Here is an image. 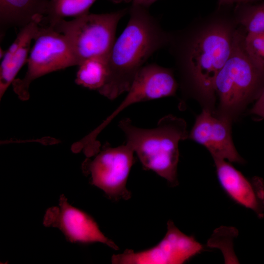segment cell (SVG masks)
<instances>
[{
  "mask_svg": "<svg viewBox=\"0 0 264 264\" xmlns=\"http://www.w3.org/2000/svg\"><path fill=\"white\" fill-rule=\"evenodd\" d=\"M27 59V69L22 79H15L13 89L22 100L30 96L29 87L35 79L51 72L77 66L65 37L51 26L40 24Z\"/></svg>",
  "mask_w": 264,
  "mask_h": 264,
  "instance_id": "obj_6",
  "label": "cell"
},
{
  "mask_svg": "<svg viewBox=\"0 0 264 264\" xmlns=\"http://www.w3.org/2000/svg\"><path fill=\"white\" fill-rule=\"evenodd\" d=\"M232 122L215 115L203 108L197 116L188 139L203 146L213 159H223L242 164L244 160L237 152L231 136Z\"/></svg>",
  "mask_w": 264,
  "mask_h": 264,
  "instance_id": "obj_10",
  "label": "cell"
},
{
  "mask_svg": "<svg viewBox=\"0 0 264 264\" xmlns=\"http://www.w3.org/2000/svg\"><path fill=\"white\" fill-rule=\"evenodd\" d=\"M96 0H49L46 15L40 24L46 25L67 17L74 18L89 13Z\"/></svg>",
  "mask_w": 264,
  "mask_h": 264,
  "instance_id": "obj_16",
  "label": "cell"
},
{
  "mask_svg": "<svg viewBox=\"0 0 264 264\" xmlns=\"http://www.w3.org/2000/svg\"><path fill=\"white\" fill-rule=\"evenodd\" d=\"M49 0H0V35L3 38L12 27H23L44 17Z\"/></svg>",
  "mask_w": 264,
  "mask_h": 264,
  "instance_id": "obj_13",
  "label": "cell"
},
{
  "mask_svg": "<svg viewBox=\"0 0 264 264\" xmlns=\"http://www.w3.org/2000/svg\"><path fill=\"white\" fill-rule=\"evenodd\" d=\"M246 33L239 25L231 52L215 82L219 105L214 114L231 122L260 96L264 87V67L247 51Z\"/></svg>",
  "mask_w": 264,
  "mask_h": 264,
  "instance_id": "obj_3",
  "label": "cell"
},
{
  "mask_svg": "<svg viewBox=\"0 0 264 264\" xmlns=\"http://www.w3.org/2000/svg\"><path fill=\"white\" fill-rule=\"evenodd\" d=\"M238 234V231L234 227L221 226L214 230L207 244L210 247L221 250L225 264L239 263L233 249V241Z\"/></svg>",
  "mask_w": 264,
  "mask_h": 264,
  "instance_id": "obj_17",
  "label": "cell"
},
{
  "mask_svg": "<svg viewBox=\"0 0 264 264\" xmlns=\"http://www.w3.org/2000/svg\"><path fill=\"white\" fill-rule=\"evenodd\" d=\"M129 9L104 14H87L70 21L60 19L46 24L63 34L78 66L92 58L107 60L115 41L117 26Z\"/></svg>",
  "mask_w": 264,
  "mask_h": 264,
  "instance_id": "obj_5",
  "label": "cell"
},
{
  "mask_svg": "<svg viewBox=\"0 0 264 264\" xmlns=\"http://www.w3.org/2000/svg\"><path fill=\"white\" fill-rule=\"evenodd\" d=\"M244 44L251 56L264 67V34H246Z\"/></svg>",
  "mask_w": 264,
  "mask_h": 264,
  "instance_id": "obj_18",
  "label": "cell"
},
{
  "mask_svg": "<svg viewBox=\"0 0 264 264\" xmlns=\"http://www.w3.org/2000/svg\"><path fill=\"white\" fill-rule=\"evenodd\" d=\"M43 18H39L20 28L15 40L5 52L0 66V99L27 61L31 42L34 40Z\"/></svg>",
  "mask_w": 264,
  "mask_h": 264,
  "instance_id": "obj_12",
  "label": "cell"
},
{
  "mask_svg": "<svg viewBox=\"0 0 264 264\" xmlns=\"http://www.w3.org/2000/svg\"><path fill=\"white\" fill-rule=\"evenodd\" d=\"M129 12L128 22L107 60V80L98 91L110 100L129 90L139 70L154 52L167 47L170 37L148 8L132 4Z\"/></svg>",
  "mask_w": 264,
  "mask_h": 264,
  "instance_id": "obj_2",
  "label": "cell"
},
{
  "mask_svg": "<svg viewBox=\"0 0 264 264\" xmlns=\"http://www.w3.org/2000/svg\"><path fill=\"white\" fill-rule=\"evenodd\" d=\"M231 6H218L183 29L170 32L167 46L181 89L213 113L215 80L231 52L239 26Z\"/></svg>",
  "mask_w": 264,
  "mask_h": 264,
  "instance_id": "obj_1",
  "label": "cell"
},
{
  "mask_svg": "<svg viewBox=\"0 0 264 264\" xmlns=\"http://www.w3.org/2000/svg\"><path fill=\"white\" fill-rule=\"evenodd\" d=\"M44 224L59 228L71 242H101L118 249V246L102 232L94 220L70 205L64 195L60 196L58 206L50 207L46 211Z\"/></svg>",
  "mask_w": 264,
  "mask_h": 264,
  "instance_id": "obj_9",
  "label": "cell"
},
{
  "mask_svg": "<svg viewBox=\"0 0 264 264\" xmlns=\"http://www.w3.org/2000/svg\"><path fill=\"white\" fill-rule=\"evenodd\" d=\"M251 113L264 118V102L256 100L255 105L252 108Z\"/></svg>",
  "mask_w": 264,
  "mask_h": 264,
  "instance_id": "obj_21",
  "label": "cell"
},
{
  "mask_svg": "<svg viewBox=\"0 0 264 264\" xmlns=\"http://www.w3.org/2000/svg\"><path fill=\"white\" fill-rule=\"evenodd\" d=\"M119 127L144 168L153 171L171 186H176L178 144L188 139L189 134L185 120L169 114L161 118L155 128L147 129L135 126L126 118L119 122Z\"/></svg>",
  "mask_w": 264,
  "mask_h": 264,
  "instance_id": "obj_4",
  "label": "cell"
},
{
  "mask_svg": "<svg viewBox=\"0 0 264 264\" xmlns=\"http://www.w3.org/2000/svg\"><path fill=\"white\" fill-rule=\"evenodd\" d=\"M259 101L264 102V87L259 98L257 100Z\"/></svg>",
  "mask_w": 264,
  "mask_h": 264,
  "instance_id": "obj_22",
  "label": "cell"
},
{
  "mask_svg": "<svg viewBox=\"0 0 264 264\" xmlns=\"http://www.w3.org/2000/svg\"><path fill=\"white\" fill-rule=\"evenodd\" d=\"M235 5L236 21L246 34H264V0Z\"/></svg>",
  "mask_w": 264,
  "mask_h": 264,
  "instance_id": "obj_15",
  "label": "cell"
},
{
  "mask_svg": "<svg viewBox=\"0 0 264 264\" xmlns=\"http://www.w3.org/2000/svg\"><path fill=\"white\" fill-rule=\"evenodd\" d=\"M114 3H132V4L140 5L146 8L151 5L157 0H109Z\"/></svg>",
  "mask_w": 264,
  "mask_h": 264,
  "instance_id": "obj_19",
  "label": "cell"
},
{
  "mask_svg": "<svg viewBox=\"0 0 264 264\" xmlns=\"http://www.w3.org/2000/svg\"><path fill=\"white\" fill-rule=\"evenodd\" d=\"M259 0H219L218 6H233L237 4L253 2Z\"/></svg>",
  "mask_w": 264,
  "mask_h": 264,
  "instance_id": "obj_20",
  "label": "cell"
},
{
  "mask_svg": "<svg viewBox=\"0 0 264 264\" xmlns=\"http://www.w3.org/2000/svg\"><path fill=\"white\" fill-rule=\"evenodd\" d=\"M218 181L226 194L236 203L254 211L259 216L264 210V183L259 177L249 180L231 164L214 159Z\"/></svg>",
  "mask_w": 264,
  "mask_h": 264,
  "instance_id": "obj_11",
  "label": "cell"
},
{
  "mask_svg": "<svg viewBox=\"0 0 264 264\" xmlns=\"http://www.w3.org/2000/svg\"><path fill=\"white\" fill-rule=\"evenodd\" d=\"M75 83L92 90H100L105 85L108 74L107 59L92 58L79 66Z\"/></svg>",
  "mask_w": 264,
  "mask_h": 264,
  "instance_id": "obj_14",
  "label": "cell"
},
{
  "mask_svg": "<svg viewBox=\"0 0 264 264\" xmlns=\"http://www.w3.org/2000/svg\"><path fill=\"white\" fill-rule=\"evenodd\" d=\"M203 250L194 237L182 232L169 220L163 239L155 246L142 251L127 249L113 255L115 264H181Z\"/></svg>",
  "mask_w": 264,
  "mask_h": 264,
  "instance_id": "obj_8",
  "label": "cell"
},
{
  "mask_svg": "<svg viewBox=\"0 0 264 264\" xmlns=\"http://www.w3.org/2000/svg\"><path fill=\"white\" fill-rule=\"evenodd\" d=\"M134 153L127 143L117 147L107 145L92 160L85 162L84 170L90 175L92 184L109 198L128 200L131 193L126 184Z\"/></svg>",
  "mask_w": 264,
  "mask_h": 264,
  "instance_id": "obj_7",
  "label": "cell"
}]
</instances>
